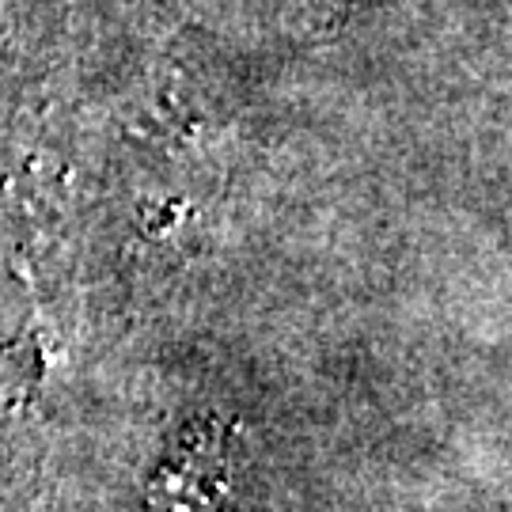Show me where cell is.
<instances>
[{
  "label": "cell",
  "instance_id": "1",
  "mask_svg": "<svg viewBox=\"0 0 512 512\" xmlns=\"http://www.w3.org/2000/svg\"><path fill=\"white\" fill-rule=\"evenodd\" d=\"M148 512H228V463L220 452H186L167 463Z\"/></svg>",
  "mask_w": 512,
  "mask_h": 512
}]
</instances>
